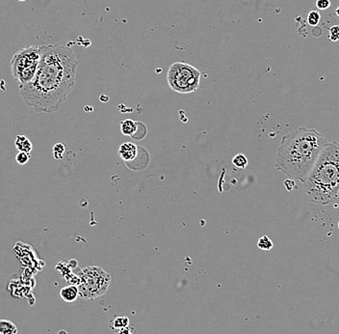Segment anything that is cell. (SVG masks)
Masks as SVG:
<instances>
[{"label": "cell", "mask_w": 339, "mask_h": 334, "mask_svg": "<svg viewBox=\"0 0 339 334\" xmlns=\"http://www.w3.org/2000/svg\"><path fill=\"white\" fill-rule=\"evenodd\" d=\"M38 71L29 83L19 86L24 103L39 113L58 111L76 85L78 61L70 48L41 46Z\"/></svg>", "instance_id": "obj_1"}, {"label": "cell", "mask_w": 339, "mask_h": 334, "mask_svg": "<svg viewBox=\"0 0 339 334\" xmlns=\"http://www.w3.org/2000/svg\"><path fill=\"white\" fill-rule=\"evenodd\" d=\"M328 143V139L316 130L299 128L282 138L276 168L289 179L304 183Z\"/></svg>", "instance_id": "obj_2"}, {"label": "cell", "mask_w": 339, "mask_h": 334, "mask_svg": "<svg viewBox=\"0 0 339 334\" xmlns=\"http://www.w3.org/2000/svg\"><path fill=\"white\" fill-rule=\"evenodd\" d=\"M309 201L321 205L334 202L339 194V143H328L303 183Z\"/></svg>", "instance_id": "obj_3"}, {"label": "cell", "mask_w": 339, "mask_h": 334, "mask_svg": "<svg viewBox=\"0 0 339 334\" xmlns=\"http://www.w3.org/2000/svg\"><path fill=\"white\" fill-rule=\"evenodd\" d=\"M41 57L42 48L39 46H28L16 51L10 62V68L19 86L25 85L34 79Z\"/></svg>", "instance_id": "obj_4"}, {"label": "cell", "mask_w": 339, "mask_h": 334, "mask_svg": "<svg viewBox=\"0 0 339 334\" xmlns=\"http://www.w3.org/2000/svg\"><path fill=\"white\" fill-rule=\"evenodd\" d=\"M112 277L101 267L92 266L83 269L79 275V296L84 299H94L105 295L109 289Z\"/></svg>", "instance_id": "obj_5"}, {"label": "cell", "mask_w": 339, "mask_h": 334, "mask_svg": "<svg viewBox=\"0 0 339 334\" xmlns=\"http://www.w3.org/2000/svg\"><path fill=\"white\" fill-rule=\"evenodd\" d=\"M201 76V72L194 66L184 62H175L169 68L167 80L172 91L189 94L199 89Z\"/></svg>", "instance_id": "obj_6"}, {"label": "cell", "mask_w": 339, "mask_h": 334, "mask_svg": "<svg viewBox=\"0 0 339 334\" xmlns=\"http://www.w3.org/2000/svg\"><path fill=\"white\" fill-rule=\"evenodd\" d=\"M61 298L66 302H74L79 296L78 287L76 285H69L61 289L60 291Z\"/></svg>", "instance_id": "obj_7"}, {"label": "cell", "mask_w": 339, "mask_h": 334, "mask_svg": "<svg viewBox=\"0 0 339 334\" xmlns=\"http://www.w3.org/2000/svg\"><path fill=\"white\" fill-rule=\"evenodd\" d=\"M119 154L124 160H132L137 156V147L130 142L124 143L120 147Z\"/></svg>", "instance_id": "obj_8"}, {"label": "cell", "mask_w": 339, "mask_h": 334, "mask_svg": "<svg viewBox=\"0 0 339 334\" xmlns=\"http://www.w3.org/2000/svg\"><path fill=\"white\" fill-rule=\"evenodd\" d=\"M15 145H16V148L19 152H25V153L30 154V152L33 149L32 143L30 142V140L28 138L24 137V136H18L16 138V141H15Z\"/></svg>", "instance_id": "obj_9"}, {"label": "cell", "mask_w": 339, "mask_h": 334, "mask_svg": "<svg viewBox=\"0 0 339 334\" xmlns=\"http://www.w3.org/2000/svg\"><path fill=\"white\" fill-rule=\"evenodd\" d=\"M129 326V319L126 316H116L110 322V328L116 331H120Z\"/></svg>", "instance_id": "obj_10"}, {"label": "cell", "mask_w": 339, "mask_h": 334, "mask_svg": "<svg viewBox=\"0 0 339 334\" xmlns=\"http://www.w3.org/2000/svg\"><path fill=\"white\" fill-rule=\"evenodd\" d=\"M18 328L10 320H0V334H17Z\"/></svg>", "instance_id": "obj_11"}, {"label": "cell", "mask_w": 339, "mask_h": 334, "mask_svg": "<svg viewBox=\"0 0 339 334\" xmlns=\"http://www.w3.org/2000/svg\"><path fill=\"white\" fill-rule=\"evenodd\" d=\"M121 129H122V133L124 136L133 137L135 135L136 130H137V123H135L133 120H130V119L125 120L122 123Z\"/></svg>", "instance_id": "obj_12"}, {"label": "cell", "mask_w": 339, "mask_h": 334, "mask_svg": "<svg viewBox=\"0 0 339 334\" xmlns=\"http://www.w3.org/2000/svg\"><path fill=\"white\" fill-rule=\"evenodd\" d=\"M232 163L237 168L244 169V168H246V166L248 165V159H247V157L244 155L239 154V155H236L235 157H233Z\"/></svg>", "instance_id": "obj_13"}, {"label": "cell", "mask_w": 339, "mask_h": 334, "mask_svg": "<svg viewBox=\"0 0 339 334\" xmlns=\"http://www.w3.org/2000/svg\"><path fill=\"white\" fill-rule=\"evenodd\" d=\"M257 246L262 250H270L273 248L274 244H273V241L268 237L263 236L258 239Z\"/></svg>", "instance_id": "obj_14"}, {"label": "cell", "mask_w": 339, "mask_h": 334, "mask_svg": "<svg viewBox=\"0 0 339 334\" xmlns=\"http://www.w3.org/2000/svg\"><path fill=\"white\" fill-rule=\"evenodd\" d=\"M320 20L321 15L318 11H310L307 15V22L311 26H317Z\"/></svg>", "instance_id": "obj_15"}, {"label": "cell", "mask_w": 339, "mask_h": 334, "mask_svg": "<svg viewBox=\"0 0 339 334\" xmlns=\"http://www.w3.org/2000/svg\"><path fill=\"white\" fill-rule=\"evenodd\" d=\"M30 159V154L25 153V152H19L16 156V161L20 164V165H24L26 164Z\"/></svg>", "instance_id": "obj_16"}, {"label": "cell", "mask_w": 339, "mask_h": 334, "mask_svg": "<svg viewBox=\"0 0 339 334\" xmlns=\"http://www.w3.org/2000/svg\"><path fill=\"white\" fill-rule=\"evenodd\" d=\"M64 152H65V146L62 143H58L53 147V155L56 159L62 158Z\"/></svg>", "instance_id": "obj_17"}, {"label": "cell", "mask_w": 339, "mask_h": 334, "mask_svg": "<svg viewBox=\"0 0 339 334\" xmlns=\"http://www.w3.org/2000/svg\"><path fill=\"white\" fill-rule=\"evenodd\" d=\"M329 39L333 42H337L339 40V25H334L330 28V35Z\"/></svg>", "instance_id": "obj_18"}, {"label": "cell", "mask_w": 339, "mask_h": 334, "mask_svg": "<svg viewBox=\"0 0 339 334\" xmlns=\"http://www.w3.org/2000/svg\"><path fill=\"white\" fill-rule=\"evenodd\" d=\"M316 6L319 10H327L331 7V1L330 0H317Z\"/></svg>", "instance_id": "obj_19"}, {"label": "cell", "mask_w": 339, "mask_h": 334, "mask_svg": "<svg viewBox=\"0 0 339 334\" xmlns=\"http://www.w3.org/2000/svg\"><path fill=\"white\" fill-rule=\"evenodd\" d=\"M118 334H137V333L134 331V329L132 327L128 326V327L125 328V329L120 330Z\"/></svg>", "instance_id": "obj_20"}, {"label": "cell", "mask_w": 339, "mask_h": 334, "mask_svg": "<svg viewBox=\"0 0 339 334\" xmlns=\"http://www.w3.org/2000/svg\"><path fill=\"white\" fill-rule=\"evenodd\" d=\"M284 186H285V188L287 189V191H291L292 189H293L294 186H295V183H294L293 179H289V178H288L286 181H284Z\"/></svg>", "instance_id": "obj_21"}, {"label": "cell", "mask_w": 339, "mask_h": 334, "mask_svg": "<svg viewBox=\"0 0 339 334\" xmlns=\"http://www.w3.org/2000/svg\"><path fill=\"white\" fill-rule=\"evenodd\" d=\"M336 15L339 18V7H338V8L336 9Z\"/></svg>", "instance_id": "obj_22"}, {"label": "cell", "mask_w": 339, "mask_h": 334, "mask_svg": "<svg viewBox=\"0 0 339 334\" xmlns=\"http://www.w3.org/2000/svg\"><path fill=\"white\" fill-rule=\"evenodd\" d=\"M19 1H25V0H19Z\"/></svg>", "instance_id": "obj_23"}]
</instances>
